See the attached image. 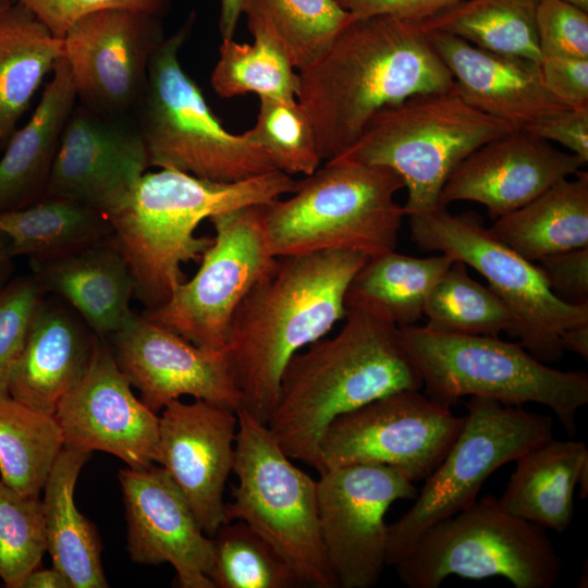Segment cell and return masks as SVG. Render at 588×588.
I'll return each instance as SVG.
<instances>
[{
  "label": "cell",
  "mask_w": 588,
  "mask_h": 588,
  "mask_svg": "<svg viewBox=\"0 0 588 588\" xmlns=\"http://www.w3.org/2000/svg\"><path fill=\"white\" fill-rule=\"evenodd\" d=\"M297 73L296 100L310 115L324 162L345 152L384 107L454 88L420 25L391 15L354 17L316 62Z\"/></svg>",
  "instance_id": "1"
},
{
  "label": "cell",
  "mask_w": 588,
  "mask_h": 588,
  "mask_svg": "<svg viewBox=\"0 0 588 588\" xmlns=\"http://www.w3.org/2000/svg\"><path fill=\"white\" fill-rule=\"evenodd\" d=\"M367 259L348 250L278 257L250 289L222 351L241 409L268 424L287 363L344 319L346 290Z\"/></svg>",
  "instance_id": "2"
},
{
  "label": "cell",
  "mask_w": 588,
  "mask_h": 588,
  "mask_svg": "<svg viewBox=\"0 0 588 588\" xmlns=\"http://www.w3.org/2000/svg\"><path fill=\"white\" fill-rule=\"evenodd\" d=\"M345 323L287 363L267 424L292 460L321 471L319 445L339 416L422 382L400 338V328L379 311L348 307Z\"/></svg>",
  "instance_id": "3"
},
{
  "label": "cell",
  "mask_w": 588,
  "mask_h": 588,
  "mask_svg": "<svg viewBox=\"0 0 588 588\" xmlns=\"http://www.w3.org/2000/svg\"><path fill=\"white\" fill-rule=\"evenodd\" d=\"M299 180L271 171L238 182H216L174 169L145 172L127 199L106 216L111 240L134 281V298L147 309L166 304L185 281L182 265L212 244L196 236L205 219L249 205H265L296 191Z\"/></svg>",
  "instance_id": "4"
},
{
  "label": "cell",
  "mask_w": 588,
  "mask_h": 588,
  "mask_svg": "<svg viewBox=\"0 0 588 588\" xmlns=\"http://www.w3.org/2000/svg\"><path fill=\"white\" fill-rule=\"evenodd\" d=\"M402 177L383 166L330 160L299 180L286 199L264 205L275 257L348 250L368 258L395 249L405 211Z\"/></svg>",
  "instance_id": "5"
},
{
  "label": "cell",
  "mask_w": 588,
  "mask_h": 588,
  "mask_svg": "<svg viewBox=\"0 0 588 588\" xmlns=\"http://www.w3.org/2000/svg\"><path fill=\"white\" fill-rule=\"evenodd\" d=\"M402 344L425 394L451 407L465 396L504 405L549 407L564 430L576 434V416L588 403L586 371H564L535 358L520 343L498 336L440 332L426 326L400 328Z\"/></svg>",
  "instance_id": "6"
},
{
  "label": "cell",
  "mask_w": 588,
  "mask_h": 588,
  "mask_svg": "<svg viewBox=\"0 0 588 588\" xmlns=\"http://www.w3.org/2000/svg\"><path fill=\"white\" fill-rule=\"evenodd\" d=\"M513 130L507 122L469 106L454 86L384 107L335 159L395 171L407 189L403 208L409 217L441 207L442 187L458 163Z\"/></svg>",
  "instance_id": "7"
},
{
  "label": "cell",
  "mask_w": 588,
  "mask_h": 588,
  "mask_svg": "<svg viewBox=\"0 0 588 588\" xmlns=\"http://www.w3.org/2000/svg\"><path fill=\"white\" fill-rule=\"evenodd\" d=\"M191 25L192 20L157 47L134 112L149 167L216 182H238L275 171L248 131L232 134L224 128L183 70L179 51Z\"/></svg>",
  "instance_id": "8"
},
{
  "label": "cell",
  "mask_w": 588,
  "mask_h": 588,
  "mask_svg": "<svg viewBox=\"0 0 588 588\" xmlns=\"http://www.w3.org/2000/svg\"><path fill=\"white\" fill-rule=\"evenodd\" d=\"M392 567L408 588H438L450 576L503 577L515 588H550L561 560L543 528L491 494L430 526Z\"/></svg>",
  "instance_id": "9"
},
{
  "label": "cell",
  "mask_w": 588,
  "mask_h": 588,
  "mask_svg": "<svg viewBox=\"0 0 588 588\" xmlns=\"http://www.w3.org/2000/svg\"><path fill=\"white\" fill-rule=\"evenodd\" d=\"M236 415L232 471L237 483L226 504L228 519L248 524L303 586L338 588L320 536L317 480L291 462L266 424L241 408Z\"/></svg>",
  "instance_id": "10"
},
{
  "label": "cell",
  "mask_w": 588,
  "mask_h": 588,
  "mask_svg": "<svg viewBox=\"0 0 588 588\" xmlns=\"http://www.w3.org/2000/svg\"><path fill=\"white\" fill-rule=\"evenodd\" d=\"M466 409L458 436L412 507L388 525L387 565L399 562L427 528L473 505L498 468L553 438L551 417L520 406L470 396Z\"/></svg>",
  "instance_id": "11"
},
{
  "label": "cell",
  "mask_w": 588,
  "mask_h": 588,
  "mask_svg": "<svg viewBox=\"0 0 588 588\" xmlns=\"http://www.w3.org/2000/svg\"><path fill=\"white\" fill-rule=\"evenodd\" d=\"M412 240L478 271L513 317L511 332L538 360L548 364L565 353L562 333L588 322V304H567L549 289L538 267L499 241L471 212L452 215L445 207L408 217Z\"/></svg>",
  "instance_id": "12"
},
{
  "label": "cell",
  "mask_w": 588,
  "mask_h": 588,
  "mask_svg": "<svg viewBox=\"0 0 588 588\" xmlns=\"http://www.w3.org/2000/svg\"><path fill=\"white\" fill-rule=\"evenodd\" d=\"M215 236L194 277L169 301L143 315L197 346L223 351L232 317L250 289L275 265L264 222V205L209 218Z\"/></svg>",
  "instance_id": "13"
},
{
  "label": "cell",
  "mask_w": 588,
  "mask_h": 588,
  "mask_svg": "<svg viewBox=\"0 0 588 588\" xmlns=\"http://www.w3.org/2000/svg\"><path fill=\"white\" fill-rule=\"evenodd\" d=\"M450 408L419 390H402L336 417L320 441V474L369 464L392 467L412 482L425 480L463 427L465 416Z\"/></svg>",
  "instance_id": "14"
},
{
  "label": "cell",
  "mask_w": 588,
  "mask_h": 588,
  "mask_svg": "<svg viewBox=\"0 0 588 588\" xmlns=\"http://www.w3.org/2000/svg\"><path fill=\"white\" fill-rule=\"evenodd\" d=\"M418 489L385 465L330 468L317 480L318 520L329 567L341 588L375 586L387 565L384 517L396 500Z\"/></svg>",
  "instance_id": "15"
},
{
  "label": "cell",
  "mask_w": 588,
  "mask_h": 588,
  "mask_svg": "<svg viewBox=\"0 0 588 588\" xmlns=\"http://www.w3.org/2000/svg\"><path fill=\"white\" fill-rule=\"evenodd\" d=\"M163 39L160 17L137 10L105 9L77 20L62 38L77 101L134 117Z\"/></svg>",
  "instance_id": "16"
},
{
  "label": "cell",
  "mask_w": 588,
  "mask_h": 588,
  "mask_svg": "<svg viewBox=\"0 0 588 588\" xmlns=\"http://www.w3.org/2000/svg\"><path fill=\"white\" fill-rule=\"evenodd\" d=\"M147 168L134 117L107 114L77 101L61 134L44 197L75 200L108 216L127 199Z\"/></svg>",
  "instance_id": "17"
},
{
  "label": "cell",
  "mask_w": 588,
  "mask_h": 588,
  "mask_svg": "<svg viewBox=\"0 0 588 588\" xmlns=\"http://www.w3.org/2000/svg\"><path fill=\"white\" fill-rule=\"evenodd\" d=\"M107 342L119 369L152 412L184 395L240 408L222 351L197 346L134 311Z\"/></svg>",
  "instance_id": "18"
},
{
  "label": "cell",
  "mask_w": 588,
  "mask_h": 588,
  "mask_svg": "<svg viewBox=\"0 0 588 588\" xmlns=\"http://www.w3.org/2000/svg\"><path fill=\"white\" fill-rule=\"evenodd\" d=\"M53 417L64 446L106 452L130 468L157 460L159 416L134 395L107 340L101 339L86 375L61 399Z\"/></svg>",
  "instance_id": "19"
},
{
  "label": "cell",
  "mask_w": 588,
  "mask_h": 588,
  "mask_svg": "<svg viewBox=\"0 0 588 588\" xmlns=\"http://www.w3.org/2000/svg\"><path fill=\"white\" fill-rule=\"evenodd\" d=\"M236 433V411L205 400H174L159 416L156 463L210 538L229 522L223 494L233 469Z\"/></svg>",
  "instance_id": "20"
},
{
  "label": "cell",
  "mask_w": 588,
  "mask_h": 588,
  "mask_svg": "<svg viewBox=\"0 0 588 588\" xmlns=\"http://www.w3.org/2000/svg\"><path fill=\"white\" fill-rule=\"evenodd\" d=\"M127 525V552L145 565L169 563L182 588H215L209 578L212 540L160 466L119 471Z\"/></svg>",
  "instance_id": "21"
},
{
  "label": "cell",
  "mask_w": 588,
  "mask_h": 588,
  "mask_svg": "<svg viewBox=\"0 0 588 588\" xmlns=\"http://www.w3.org/2000/svg\"><path fill=\"white\" fill-rule=\"evenodd\" d=\"M585 162L525 130H513L469 154L442 187L439 205L475 201L492 219L514 211L555 183L575 175Z\"/></svg>",
  "instance_id": "22"
},
{
  "label": "cell",
  "mask_w": 588,
  "mask_h": 588,
  "mask_svg": "<svg viewBox=\"0 0 588 588\" xmlns=\"http://www.w3.org/2000/svg\"><path fill=\"white\" fill-rule=\"evenodd\" d=\"M449 69L458 95L473 108L515 130L566 108L544 86L538 62L493 52L440 32H425Z\"/></svg>",
  "instance_id": "23"
},
{
  "label": "cell",
  "mask_w": 588,
  "mask_h": 588,
  "mask_svg": "<svg viewBox=\"0 0 588 588\" xmlns=\"http://www.w3.org/2000/svg\"><path fill=\"white\" fill-rule=\"evenodd\" d=\"M101 339L64 301L46 295L9 379V395L53 415L86 375Z\"/></svg>",
  "instance_id": "24"
},
{
  "label": "cell",
  "mask_w": 588,
  "mask_h": 588,
  "mask_svg": "<svg viewBox=\"0 0 588 588\" xmlns=\"http://www.w3.org/2000/svg\"><path fill=\"white\" fill-rule=\"evenodd\" d=\"M29 262L45 294L68 303L100 339L120 330L133 314V277L111 236Z\"/></svg>",
  "instance_id": "25"
},
{
  "label": "cell",
  "mask_w": 588,
  "mask_h": 588,
  "mask_svg": "<svg viewBox=\"0 0 588 588\" xmlns=\"http://www.w3.org/2000/svg\"><path fill=\"white\" fill-rule=\"evenodd\" d=\"M30 120L11 136L0 159V212L40 200L46 192L64 125L77 102L62 56Z\"/></svg>",
  "instance_id": "26"
},
{
  "label": "cell",
  "mask_w": 588,
  "mask_h": 588,
  "mask_svg": "<svg viewBox=\"0 0 588 588\" xmlns=\"http://www.w3.org/2000/svg\"><path fill=\"white\" fill-rule=\"evenodd\" d=\"M501 498L511 514L541 528L564 532L574 516V490L588 465L581 441L551 438L515 461Z\"/></svg>",
  "instance_id": "27"
},
{
  "label": "cell",
  "mask_w": 588,
  "mask_h": 588,
  "mask_svg": "<svg viewBox=\"0 0 588 588\" xmlns=\"http://www.w3.org/2000/svg\"><path fill=\"white\" fill-rule=\"evenodd\" d=\"M91 453L64 446L42 489L47 552L52 566L72 588H106L101 541L95 526L76 507L74 489Z\"/></svg>",
  "instance_id": "28"
},
{
  "label": "cell",
  "mask_w": 588,
  "mask_h": 588,
  "mask_svg": "<svg viewBox=\"0 0 588 588\" xmlns=\"http://www.w3.org/2000/svg\"><path fill=\"white\" fill-rule=\"evenodd\" d=\"M525 259L588 246V172L578 171L489 228Z\"/></svg>",
  "instance_id": "29"
},
{
  "label": "cell",
  "mask_w": 588,
  "mask_h": 588,
  "mask_svg": "<svg viewBox=\"0 0 588 588\" xmlns=\"http://www.w3.org/2000/svg\"><path fill=\"white\" fill-rule=\"evenodd\" d=\"M62 56L63 40L22 3L11 4L0 15V150Z\"/></svg>",
  "instance_id": "30"
},
{
  "label": "cell",
  "mask_w": 588,
  "mask_h": 588,
  "mask_svg": "<svg viewBox=\"0 0 588 588\" xmlns=\"http://www.w3.org/2000/svg\"><path fill=\"white\" fill-rule=\"evenodd\" d=\"M452 262L445 254L419 258L391 250L370 257L348 284L345 308L368 307L399 328L414 326L433 286Z\"/></svg>",
  "instance_id": "31"
},
{
  "label": "cell",
  "mask_w": 588,
  "mask_h": 588,
  "mask_svg": "<svg viewBox=\"0 0 588 588\" xmlns=\"http://www.w3.org/2000/svg\"><path fill=\"white\" fill-rule=\"evenodd\" d=\"M111 235L112 226L103 213L68 198L44 197L0 212V241L13 258L49 257Z\"/></svg>",
  "instance_id": "32"
},
{
  "label": "cell",
  "mask_w": 588,
  "mask_h": 588,
  "mask_svg": "<svg viewBox=\"0 0 588 588\" xmlns=\"http://www.w3.org/2000/svg\"><path fill=\"white\" fill-rule=\"evenodd\" d=\"M539 0H463L419 22L424 32H440L493 52L540 63L536 30Z\"/></svg>",
  "instance_id": "33"
},
{
  "label": "cell",
  "mask_w": 588,
  "mask_h": 588,
  "mask_svg": "<svg viewBox=\"0 0 588 588\" xmlns=\"http://www.w3.org/2000/svg\"><path fill=\"white\" fill-rule=\"evenodd\" d=\"M252 34L274 39L299 71L316 62L354 20L338 0H245Z\"/></svg>",
  "instance_id": "34"
},
{
  "label": "cell",
  "mask_w": 588,
  "mask_h": 588,
  "mask_svg": "<svg viewBox=\"0 0 588 588\" xmlns=\"http://www.w3.org/2000/svg\"><path fill=\"white\" fill-rule=\"evenodd\" d=\"M63 448L53 415L0 396L1 481L22 494L40 495Z\"/></svg>",
  "instance_id": "35"
},
{
  "label": "cell",
  "mask_w": 588,
  "mask_h": 588,
  "mask_svg": "<svg viewBox=\"0 0 588 588\" xmlns=\"http://www.w3.org/2000/svg\"><path fill=\"white\" fill-rule=\"evenodd\" d=\"M252 35L253 44L222 39L210 78L213 90L223 98L250 93L259 99L295 101L299 77L287 54L267 34Z\"/></svg>",
  "instance_id": "36"
},
{
  "label": "cell",
  "mask_w": 588,
  "mask_h": 588,
  "mask_svg": "<svg viewBox=\"0 0 588 588\" xmlns=\"http://www.w3.org/2000/svg\"><path fill=\"white\" fill-rule=\"evenodd\" d=\"M424 314L427 328L446 333L498 336L513 328L512 314L503 301L474 280L458 260H453L433 286Z\"/></svg>",
  "instance_id": "37"
},
{
  "label": "cell",
  "mask_w": 588,
  "mask_h": 588,
  "mask_svg": "<svg viewBox=\"0 0 588 588\" xmlns=\"http://www.w3.org/2000/svg\"><path fill=\"white\" fill-rule=\"evenodd\" d=\"M211 540L209 578L215 588H295L303 585L281 555L243 520L224 523Z\"/></svg>",
  "instance_id": "38"
},
{
  "label": "cell",
  "mask_w": 588,
  "mask_h": 588,
  "mask_svg": "<svg viewBox=\"0 0 588 588\" xmlns=\"http://www.w3.org/2000/svg\"><path fill=\"white\" fill-rule=\"evenodd\" d=\"M248 132L275 170L285 174L308 176L322 162L310 115L297 100L261 98L256 123Z\"/></svg>",
  "instance_id": "39"
},
{
  "label": "cell",
  "mask_w": 588,
  "mask_h": 588,
  "mask_svg": "<svg viewBox=\"0 0 588 588\" xmlns=\"http://www.w3.org/2000/svg\"><path fill=\"white\" fill-rule=\"evenodd\" d=\"M47 551L40 495L22 494L0 479V579L21 588Z\"/></svg>",
  "instance_id": "40"
},
{
  "label": "cell",
  "mask_w": 588,
  "mask_h": 588,
  "mask_svg": "<svg viewBox=\"0 0 588 588\" xmlns=\"http://www.w3.org/2000/svg\"><path fill=\"white\" fill-rule=\"evenodd\" d=\"M46 294L33 274L11 279L0 291V396Z\"/></svg>",
  "instance_id": "41"
},
{
  "label": "cell",
  "mask_w": 588,
  "mask_h": 588,
  "mask_svg": "<svg viewBox=\"0 0 588 588\" xmlns=\"http://www.w3.org/2000/svg\"><path fill=\"white\" fill-rule=\"evenodd\" d=\"M536 30L541 58L588 59V11L566 0H539Z\"/></svg>",
  "instance_id": "42"
},
{
  "label": "cell",
  "mask_w": 588,
  "mask_h": 588,
  "mask_svg": "<svg viewBox=\"0 0 588 588\" xmlns=\"http://www.w3.org/2000/svg\"><path fill=\"white\" fill-rule=\"evenodd\" d=\"M62 39L81 17L105 9H131L161 17L169 0H17Z\"/></svg>",
  "instance_id": "43"
},
{
  "label": "cell",
  "mask_w": 588,
  "mask_h": 588,
  "mask_svg": "<svg viewBox=\"0 0 588 588\" xmlns=\"http://www.w3.org/2000/svg\"><path fill=\"white\" fill-rule=\"evenodd\" d=\"M551 292L561 301L588 304V246L543 257L537 265Z\"/></svg>",
  "instance_id": "44"
},
{
  "label": "cell",
  "mask_w": 588,
  "mask_h": 588,
  "mask_svg": "<svg viewBox=\"0 0 588 588\" xmlns=\"http://www.w3.org/2000/svg\"><path fill=\"white\" fill-rule=\"evenodd\" d=\"M522 130L547 142L558 143L585 163L588 161V107H566L547 113Z\"/></svg>",
  "instance_id": "45"
},
{
  "label": "cell",
  "mask_w": 588,
  "mask_h": 588,
  "mask_svg": "<svg viewBox=\"0 0 588 588\" xmlns=\"http://www.w3.org/2000/svg\"><path fill=\"white\" fill-rule=\"evenodd\" d=\"M544 86L562 105L588 107V59L546 57L540 60Z\"/></svg>",
  "instance_id": "46"
},
{
  "label": "cell",
  "mask_w": 588,
  "mask_h": 588,
  "mask_svg": "<svg viewBox=\"0 0 588 588\" xmlns=\"http://www.w3.org/2000/svg\"><path fill=\"white\" fill-rule=\"evenodd\" d=\"M463 0H338L355 19L391 15L419 23Z\"/></svg>",
  "instance_id": "47"
},
{
  "label": "cell",
  "mask_w": 588,
  "mask_h": 588,
  "mask_svg": "<svg viewBox=\"0 0 588 588\" xmlns=\"http://www.w3.org/2000/svg\"><path fill=\"white\" fill-rule=\"evenodd\" d=\"M21 588H72L68 577L52 566L32 571L24 579Z\"/></svg>",
  "instance_id": "48"
},
{
  "label": "cell",
  "mask_w": 588,
  "mask_h": 588,
  "mask_svg": "<svg viewBox=\"0 0 588 588\" xmlns=\"http://www.w3.org/2000/svg\"><path fill=\"white\" fill-rule=\"evenodd\" d=\"M245 0H220L219 28L222 39L234 37Z\"/></svg>",
  "instance_id": "49"
},
{
  "label": "cell",
  "mask_w": 588,
  "mask_h": 588,
  "mask_svg": "<svg viewBox=\"0 0 588 588\" xmlns=\"http://www.w3.org/2000/svg\"><path fill=\"white\" fill-rule=\"evenodd\" d=\"M564 351L576 353L585 360L588 359V322H583L566 329L561 336Z\"/></svg>",
  "instance_id": "50"
},
{
  "label": "cell",
  "mask_w": 588,
  "mask_h": 588,
  "mask_svg": "<svg viewBox=\"0 0 588 588\" xmlns=\"http://www.w3.org/2000/svg\"><path fill=\"white\" fill-rule=\"evenodd\" d=\"M14 258L9 254L5 245L0 241V291L12 279Z\"/></svg>",
  "instance_id": "51"
},
{
  "label": "cell",
  "mask_w": 588,
  "mask_h": 588,
  "mask_svg": "<svg viewBox=\"0 0 588 588\" xmlns=\"http://www.w3.org/2000/svg\"><path fill=\"white\" fill-rule=\"evenodd\" d=\"M566 1L573 3L574 5L585 11H588V0H566Z\"/></svg>",
  "instance_id": "52"
},
{
  "label": "cell",
  "mask_w": 588,
  "mask_h": 588,
  "mask_svg": "<svg viewBox=\"0 0 588 588\" xmlns=\"http://www.w3.org/2000/svg\"><path fill=\"white\" fill-rule=\"evenodd\" d=\"M11 4L10 0H0V15H2Z\"/></svg>",
  "instance_id": "53"
}]
</instances>
